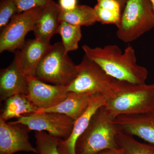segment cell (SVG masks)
Masks as SVG:
<instances>
[{
    "mask_svg": "<svg viewBox=\"0 0 154 154\" xmlns=\"http://www.w3.org/2000/svg\"><path fill=\"white\" fill-rule=\"evenodd\" d=\"M82 49L86 57L113 79L137 85L146 84L148 72L146 68L138 64L132 46H128L123 52L114 45L95 48L85 45Z\"/></svg>",
    "mask_w": 154,
    "mask_h": 154,
    "instance_id": "cell-1",
    "label": "cell"
},
{
    "mask_svg": "<svg viewBox=\"0 0 154 154\" xmlns=\"http://www.w3.org/2000/svg\"><path fill=\"white\" fill-rule=\"evenodd\" d=\"M104 107L113 119L122 115L154 112V85H137L118 81L114 96L106 99Z\"/></svg>",
    "mask_w": 154,
    "mask_h": 154,
    "instance_id": "cell-2",
    "label": "cell"
},
{
    "mask_svg": "<svg viewBox=\"0 0 154 154\" xmlns=\"http://www.w3.org/2000/svg\"><path fill=\"white\" fill-rule=\"evenodd\" d=\"M114 119L107 114L104 105L100 107L78 139L75 154H96L104 150L117 148L116 137L119 130Z\"/></svg>",
    "mask_w": 154,
    "mask_h": 154,
    "instance_id": "cell-3",
    "label": "cell"
},
{
    "mask_svg": "<svg viewBox=\"0 0 154 154\" xmlns=\"http://www.w3.org/2000/svg\"><path fill=\"white\" fill-rule=\"evenodd\" d=\"M77 74V65L69 57L62 43L58 42L51 45L42 60L35 78L48 84L67 87Z\"/></svg>",
    "mask_w": 154,
    "mask_h": 154,
    "instance_id": "cell-4",
    "label": "cell"
},
{
    "mask_svg": "<svg viewBox=\"0 0 154 154\" xmlns=\"http://www.w3.org/2000/svg\"><path fill=\"white\" fill-rule=\"evenodd\" d=\"M77 66L76 77L66 87L69 92L98 93L102 94L106 99L114 96L117 91L118 80L107 75L85 55Z\"/></svg>",
    "mask_w": 154,
    "mask_h": 154,
    "instance_id": "cell-5",
    "label": "cell"
},
{
    "mask_svg": "<svg viewBox=\"0 0 154 154\" xmlns=\"http://www.w3.org/2000/svg\"><path fill=\"white\" fill-rule=\"evenodd\" d=\"M116 36L123 42H132L154 27L150 0H128L117 26Z\"/></svg>",
    "mask_w": 154,
    "mask_h": 154,
    "instance_id": "cell-6",
    "label": "cell"
},
{
    "mask_svg": "<svg viewBox=\"0 0 154 154\" xmlns=\"http://www.w3.org/2000/svg\"><path fill=\"white\" fill-rule=\"evenodd\" d=\"M43 7L19 13L13 17L1 30L0 52H14L24 45L25 36L28 32L33 31Z\"/></svg>",
    "mask_w": 154,
    "mask_h": 154,
    "instance_id": "cell-7",
    "label": "cell"
},
{
    "mask_svg": "<svg viewBox=\"0 0 154 154\" xmlns=\"http://www.w3.org/2000/svg\"><path fill=\"white\" fill-rule=\"evenodd\" d=\"M13 122L25 125L30 131H47L52 136L66 140L70 135L75 121L61 113L42 112L23 116Z\"/></svg>",
    "mask_w": 154,
    "mask_h": 154,
    "instance_id": "cell-8",
    "label": "cell"
},
{
    "mask_svg": "<svg viewBox=\"0 0 154 154\" xmlns=\"http://www.w3.org/2000/svg\"><path fill=\"white\" fill-rule=\"evenodd\" d=\"M28 127L13 121L7 122L0 118V154H14L24 152L36 154L29 140Z\"/></svg>",
    "mask_w": 154,
    "mask_h": 154,
    "instance_id": "cell-9",
    "label": "cell"
},
{
    "mask_svg": "<svg viewBox=\"0 0 154 154\" xmlns=\"http://www.w3.org/2000/svg\"><path fill=\"white\" fill-rule=\"evenodd\" d=\"M28 97L38 109L54 107L63 101L68 95L65 86L56 85L36 78L28 79Z\"/></svg>",
    "mask_w": 154,
    "mask_h": 154,
    "instance_id": "cell-10",
    "label": "cell"
},
{
    "mask_svg": "<svg viewBox=\"0 0 154 154\" xmlns=\"http://www.w3.org/2000/svg\"><path fill=\"white\" fill-rule=\"evenodd\" d=\"M50 44L36 38L28 39L15 53V60L18 69L28 79L35 77L38 65L48 50Z\"/></svg>",
    "mask_w": 154,
    "mask_h": 154,
    "instance_id": "cell-11",
    "label": "cell"
},
{
    "mask_svg": "<svg viewBox=\"0 0 154 154\" xmlns=\"http://www.w3.org/2000/svg\"><path fill=\"white\" fill-rule=\"evenodd\" d=\"M114 122L119 131L154 145V112L119 116Z\"/></svg>",
    "mask_w": 154,
    "mask_h": 154,
    "instance_id": "cell-12",
    "label": "cell"
},
{
    "mask_svg": "<svg viewBox=\"0 0 154 154\" xmlns=\"http://www.w3.org/2000/svg\"><path fill=\"white\" fill-rule=\"evenodd\" d=\"M106 98L102 94L94 96L88 108L75 122L71 134L66 140L59 139L57 148L59 154H75V146L79 137L89 125L91 119L100 107L105 105Z\"/></svg>",
    "mask_w": 154,
    "mask_h": 154,
    "instance_id": "cell-13",
    "label": "cell"
},
{
    "mask_svg": "<svg viewBox=\"0 0 154 154\" xmlns=\"http://www.w3.org/2000/svg\"><path fill=\"white\" fill-rule=\"evenodd\" d=\"M61 9L54 1L44 6L33 28L35 38L46 44H50L51 38L57 33L60 25Z\"/></svg>",
    "mask_w": 154,
    "mask_h": 154,
    "instance_id": "cell-14",
    "label": "cell"
},
{
    "mask_svg": "<svg viewBox=\"0 0 154 154\" xmlns=\"http://www.w3.org/2000/svg\"><path fill=\"white\" fill-rule=\"evenodd\" d=\"M28 94V79L18 69L15 60L0 72V100L19 94Z\"/></svg>",
    "mask_w": 154,
    "mask_h": 154,
    "instance_id": "cell-15",
    "label": "cell"
},
{
    "mask_svg": "<svg viewBox=\"0 0 154 154\" xmlns=\"http://www.w3.org/2000/svg\"><path fill=\"white\" fill-rule=\"evenodd\" d=\"M97 94L69 92L67 97L60 104L50 108L38 109L36 113L56 112L64 114L75 121L85 113Z\"/></svg>",
    "mask_w": 154,
    "mask_h": 154,
    "instance_id": "cell-16",
    "label": "cell"
},
{
    "mask_svg": "<svg viewBox=\"0 0 154 154\" xmlns=\"http://www.w3.org/2000/svg\"><path fill=\"white\" fill-rule=\"evenodd\" d=\"M0 118L7 122L35 113L38 108L26 94H19L9 97L4 101Z\"/></svg>",
    "mask_w": 154,
    "mask_h": 154,
    "instance_id": "cell-17",
    "label": "cell"
},
{
    "mask_svg": "<svg viewBox=\"0 0 154 154\" xmlns=\"http://www.w3.org/2000/svg\"><path fill=\"white\" fill-rule=\"evenodd\" d=\"M60 20L80 27L91 26L97 22L94 8L85 5H78L70 11L61 10Z\"/></svg>",
    "mask_w": 154,
    "mask_h": 154,
    "instance_id": "cell-18",
    "label": "cell"
},
{
    "mask_svg": "<svg viewBox=\"0 0 154 154\" xmlns=\"http://www.w3.org/2000/svg\"><path fill=\"white\" fill-rule=\"evenodd\" d=\"M94 9L97 22L116 26L120 22L122 8L115 0H97Z\"/></svg>",
    "mask_w": 154,
    "mask_h": 154,
    "instance_id": "cell-19",
    "label": "cell"
},
{
    "mask_svg": "<svg viewBox=\"0 0 154 154\" xmlns=\"http://www.w3.org/2000/svg\"><path fill=\"white\" fill-rule=\"evenodd\" d=\"M116 140L117 148L122 154H154V145L142 143L121 131L116 134Z\"/></svg>",
    "mask_w": 154,
    "mask_h": 154,
    "instance_id": "cell-20",
    "label": "cell"
},
{
    "mask_svg": "<svg viewBox=\"0 0 154 154\" xmlns=\"http://www.w3.org/2000/svg\"><path fill=\"white\" fill-rule=\"evenodd\" d=\"M57 33L61 37V42L66 52L78 49L79 43L82 37L81 27L61 22Z\"/></svg>",
    "mask_w": 154,
    "mask_h": 154,
    "instance_id": "cell-21",
    "label": "cell"
},
{
    "mask_svg": "<svg viewBox=\"0 0 154 154\" xmlns=\"http://www.w3.org/2000/svg\"><path fill=\"white\" fill-rule=\"evenodd\" d=\"M36 154H59L57 146L59 138L45 131H36Z\"/></svg>",
    "mask_w": 154,
    "mask_h": 154,
    "instance_id": "cell-22",
    "label": "cell"
},
{
    "mask_svg": "<svg viewBox=\"0 0 154 154\" xmlns=\"http://www.w3.org/2000/svg\"><path fill=\"white\" fill-rule=\"evenodd\" d=\"M18 14V9L14 0H0V29L8 25L11 19Z\"/></svg>",
    "mask_w": 154,
    "mask_h": 154,
    "instance_id": "cell-23",
    "label": "cell"
},
{
    "mask_svg": "<svg viewBox=\"0 0 154 154\" xmlns=\"http://www.w3.org/2000/svg\"><path fill=\"white\" fill-rule=\"evenodd\" d=\"M52 0H14L18 9V14L42 8L49 4Z\"/></svg>",
    "mask_w": 154,
    "mask_h": 154,
    "instance_id": "cell-24",
    "label": "cell"
},
{
    "mask_svg": "<svg viewBox=\"0 0 154 154\" xmlns=\"http://www.w3.org/2000/svg\"><path fill=\"white\" fill-rule=\"evenodd\" d=\"M58 5L62 11H71L78 5V0H59Z\"/></svg>",
    "mask_w": 154,
    "mask_h": 154,
    "instance_id": "cell-25",
    "label": "cell"
},
{
    "mask_svg": "<svg viewBox=\"0 0 154 154\" xmlns=\"http://www.w3.org/2000/svg\"><path fill=\"white\" fill-rule=\"evenodd\" d=\"M96 154H122L118 148L108 149L99 152Z\"/></svg>",
    "mask_w": 154,
    "mask_h": 154,
    "instance_id": "cell-26",
    "label": "cell"
},
{
    "mask_svg": "<svg viewBox=\"0 0 154 154\" xmlns=\"http://www.w3.org/2000/svg\"><path fill=\"white\" fill-rule=\"evenodd\" d=\"M115 1L119 3V4L121 5L122 8L123 9L124 8L125 4L128 0H115Z\"/></svg>",
    "mask_w": 154,
    "mask_h": 154,
    "instance_id": "cell-27",
    "label": "cell"
},
{
    "mask_svg": "<svg viewBox=\"0 0 154 154\" xmlns=\"http://www.w3.org/2000/svg\"><path fill=\"white\" fill-rule=\"evenodd\" d=\"M151 3L153 11L154 16V0H150Z\"/></svg>",
    "mask_w": 154,
    "mask_h": 154,
    "instance_id": "cell-28",
    "label": "cell"
},
{
    "mask_svg": "<svg viewBox=\"0 0 154 154\" xmlns=\"http://www.w3.org/2000/svg\"></svg>",
    "mask_w": 154,
    "mask_h": 154,
    "instance_id": "cell-29",
    "label": "cell"
}]
</instances>
